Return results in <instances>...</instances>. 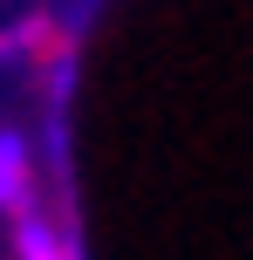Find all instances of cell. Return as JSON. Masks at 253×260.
<instances>
[{"label": "cell", "mask_w": 253, "mask_h": 260, "mask_svg": "<svg viewBox=\"0 0 253 260\" xmlns=\"http://www.w3.org/2000/svg\"><path fill=\"white\" fill-rule=\"evenodd\" d=\"M14 247H21V260H82V253L68 247V240L55 233L48 219H34V212H21V233H14Z\"/></svg>", "instance_id": "2"}, {"label": "cell", "mask_w": 253, "mask_h": 260, "mask_svg": "<svg viewBox=\"0 0 253 260\" xmlns=\"http://www.w3.org/2000/svg\"><path fill=\"white\" fill-rule=\"evenodd\" d=\"M41 41V21H21V27H0V62H21L27 48Z\"/></svg>", "instance_id": "3"}, {"label": "cell", "mask_w": 253, "mask_h": 260, "mask_svg": "<svg viewBox=\"0 0 253 260\" xmlns=\"http://www.w3.org/2000/svg\"><path fill=\"white\" fill-rule=\"evenodd\" d=\"M34 199V165H27V137L0 130V212H27Z\"/></svg>", "instance_id": "1"}]
</instances>
